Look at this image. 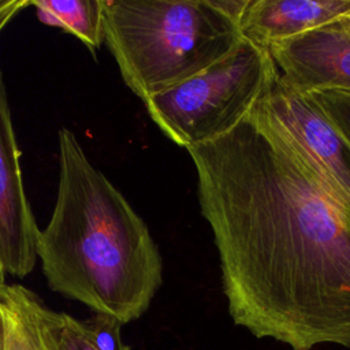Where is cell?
<instances>
[{
	"label": "cell",
	"instance_id": "7",
	"mask_svg": "<svg viewBox=\"0 0 350 350\" xmlns=\"http://www.w3.org/2000/svg\"><path fill=\"white\" fill-rule=\"evenodd\" d=\"M268 51L278 79L287 88L350 92V18L275 42Z\"/></svg>",
	"mask_w": 350,
	"mask_h": 350
},
{
	"label": "cell",
	"instance_id": "1",
	"mask_svg": "<svg viewBox=\"0 0 350 350\" xmlns=\"http://www.w3.org/2000/svg\"><path fill=\"white\" fill-rule=\"evenodd\" d=\"M186 150L232 321L291 350H350V227L264 92L230 130Z\"/></svg>",
	"mask_w": 350,
	"mask_h": 350
},
{
	"label": "cell",
	"instance_id": "15",
	"mask_svg": "<svg viewBox=\"0 0 350 350\" xmlns=\"http://www.w3.org/2000/svg\"><path fill=\"white\" fill-rule=\"evenodd\" d=\"M0 350H5V334H4V321L0 310Z\"/></svg>",
	"mask_w": 350,
	"mask_h": 350
},
{
	"label": "cell",
	"instance_id": "11",
	"mask_svg": "<svg viewBox=\"0 0 350 350\" xmlns=\"http://www.w3.org/2000/svg\"><path fill=\"white\" fill-rule=\"evenodd\" d=\"M48 323L55 350H96L85 335L82 320L49 309Z\"/></svg>",
	"mask_w": 350,
	"mask_h": 350
},
{
	"label": "cell",
	"instance_id": "6",
	"mask_svg": "<svg viewBox=\"0 0 350 350\" xmlns=\"http://www.w3.org/2000/svg\"><path fill=\"white\" fill-rule=\"evenodd\" d=\"M1 31V30H0ZM3 71L0 67V279L25 278L37 262L36 223L21 171Z\"/></svg>",
	"mask_w": 350,
	"mask_h": 350
},
{
	"label": "cell",
	"instance_id": "8",
	"mask_svg": "<svg viewBox=\"0 0 350 350\" xmlns=\"http://www.w3.org/2000/svg\"><path fill=\"white\" fill-rule=\"evenodd\" d=\"M350 18V0H247L241 16L242 37L269 45Z\"/></svg>",
	"mask_w": 350,
	"mask_h": 350
},
{
	"label": "cell",
	"instance_id": "12",
	"mask_svg": "<svg viewBox=\"0 0 350 350\" xmlns=\"http://www.w3.org/2000/svg\"><path fill=\"white\" fill-rule=\"evenodd\" d=\"M324 116L350 146V92L323 90L309 93Z\"/></svg>",
	"mask_w": 350,
	"mask_h": 350
},
{
	"label": "cell",
	"instance_id": "10",
	"mask_svg": "<svg viewBox=\"0 0 350 350\" xmlns=\"http://www.w3.org/2000/svg\"><path fill=\"white\" fill-rule=\"evenodd\" d=\"M37 18L75 36L92 53L104 44V0H30Z\"/></svg>",
	"mask_w": 350,
	"mask_h": 350
},
{
	"label": "cell",
	"instance_id": "13",
	"mask_svg": "<svg viewBox=\"0 0 350 350\" xmlns=\"http://www.w3.org/2000/svg\"><path fill=\"white\" fill-rule=\"evenodd\" d=\"M122 325L118 319L101 313L82 321L85 335L96 350H130L122 340Z\"/></svg>",
	"mask_w": 350,
	"mask_h": 350
},
{
	"label": "cell",
	"instance_id": "9",
	"mask_svg": "<svg viewBox=\"0 0 350 350\" xmlns=\"http://www.w3.org/2000/svg\"><path fill=\"white\" fill-rule=\"evenodd\" d=\"M0 310L5 350H55L48 323L49 308L31 290L0 279Z\"/></svg>",
	"mask_w": 350,
	"mask_h": 350
},
{
	"label": "cell",
	"instance_id": "14",
	"mask_svg": "<svg viewBox=\"0 0 350 350\" xmlns=\"http://www.w3.org/2000/svg\"><path fill=\"white\" fill-rule=\"evenodd\" d=\"M27 5H30V0H0V30Z\"/></svg>",
	"mask_w": 350,
	"mask_h": 350
},
{
	"label": "cell",
	"instance_id": "5",
	"mask_svg": "<svg viewBox=\"0 0 350 350\" xmlns=\"http://www.w3.org/2000/svg\"><path fill=\"white\" fill-rule=\"evenodd\" d=\"M264 98L278 124L321 183L350 227V146L324 116L309 93L283 85L276 72Z\"/></svg>",
	"mask_w": 350,
	"mask_h": 350
},
{
	"label": "cell",
	"instance_id": "2",
	"mask_svg": "<svg viewBox=\"0 0 350 350\" xmlns=\"http://www.w3.org/2000/svg\"><path fill=\"white\" fill-rule=\"evenodd\" d=\"M59 182L36 252L48 286L126 324L163 282V260L142 217L89 160L77 135L57 131Z\"/></svg>",
	"mask_w": 350,
	"mask_h": 350
},
{
	"label": "cell",
	"instance_id": "3",
	"mask_svg": "<svg viewBox=\"0 0 350 350\" xmlns=\"http://www.w3.org/2000/svg\"><path fill=\"white\" fill-rule=\"evenodd\" d=\"M247 0H104V44L142 101L202 72L242 42Z\"/></svg>",
	"mask_w": 350,
	"mask_h": 350
},
{
	"label": "cell",
	"instance_id": "4",
	"mask_svg": "<svg viewBox=\"0 0 350 350\" xmlns=\"http://www.w3.org/2000/svg\"><path fill=\"white\" fill-rule=\"evenodd\" d=\"M276 68L268 48L242 40L202 72L144 100L160 131L189 149L230 130L258 100Z\"/></svg>",
	"mask_w": 350,
	"mask_h": 350
}]
</instances>
